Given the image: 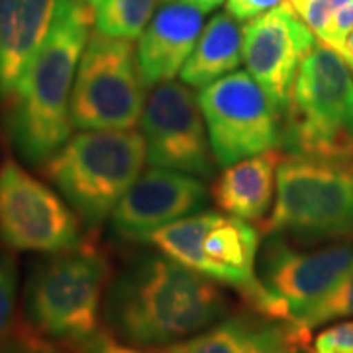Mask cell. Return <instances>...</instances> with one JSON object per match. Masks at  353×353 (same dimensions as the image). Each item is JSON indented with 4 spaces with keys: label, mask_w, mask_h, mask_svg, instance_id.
<instances>
[{
    "label": "cell",
    "mask_w": 353,
    "mask_h": 353,
    "mask_svg": "<svg viewBox=\"0 0 353 353\" xmlns=\"http://www.w3.org/2000/svg\"><path fill=\"white\" fill-rule=\"evenodd\" d=\"M18 269L12 255L0 253V338L14 326Z\"/></svg>",
    "instance_id": "cell-23"
},
{
    "label": "cell",
    "mask_w": 353,
    "mask_h": 353,
    "mask_svg": "<svg viewBox=\"0 0 353 353\" xmlns=\"http://www.w3.org/2000/svg\"><path fill=\"white\" fill-rule=\"evenodd\" d=\"M281 145L289 155L353 161V77L343 55L314 46L283 108Z\"/></svg>",
    "instance_id": "cell-3"
},
{
    "label": "cell",
    "mask_w": 353,
    "mask_h": 353,
    "mask_svg": "<svg viewBox=\"0 0 353 353\" xmlns=\"http://www.w3.org/2000/svg\"><path fill=\"white\" fill-rule=\"evenodd\" d=\"M0 241L16 252L38 253L83 243L75 210L14 159L0 165Z\"/></svg>",
    "instance_id": "cell-9"
},
{
    "label": "cell",
    "mask_w": 353,
    "mask_h": 353,
    "mask_svg": "<svg viewBox=\"0 0 353 353\" xmlns=\"http://www.w3.org/2000/svg\"><path fill=\"white\" fill-rule=\"evenodd\" d=\"M94 24L81 0H59L50 34L10 94L6 132L30 165H46L71 138V94Z\"/></svg>",
    "instance_id": "cell-2"
},
{
    "label": "cell",
    "mask_w": 353,
    "mask_h": 353,
    "mask_svg": "<svg viewBox=\"0 0 353 353\" xmlns=\"http://www.w3.org/2000/svg\"><path fill=\"white\" fill-rule=\"evenodd\" d=\"M110 267L92 243L50 253L26 283V316L32 328L69 345L99 330Z\"/></svg>",
    "instance_id": "cell-5"
},
{
    "label": "cell",
    "mask_w": 353,
    "mask_h": 353,
    "mask_svg": "<svg viewBox=\"0 0 353 353\" xmlns=\"http://www.w3.org/2000/svg\"><path fill=\"white\" fill-rule=\"evenodd\" d=\"M228 301L214 279L167 255H141L110 283L104 318L116 338L134 345H171L214 326Z\"/></svg>",
    "instance_id": "cell-1"
},
{
    "label": "cell",
    "mask_w": 353,
    "mask_h": 353,
    "mask_svg": "<svg viewBox=\"0 0 353 353\" xmlns=\"http://www.w3.org/2000/svg\"><path fill=\"white\" fill-rule=\"evenodd\" d=\"M145 163L143 134L88 130L69 138L43 165V173L88 228H99L141 176Z\"/></svg>",
    "instance_id": "cell-4"
},
{
    "label": "cell",
    "mask_w": 353,
    "mask_h": 353,
    "mask_svg": "<svg viewBox=\"0 0 353 353\" xmlns=\"http://www.w3.org/2000/svg\"><path fill=\"white\" fill-rule=\"evenodd\" d=\"M216 163L228 167L281 145V110L245 71L199 88Z\"/></svg>",
    "instance_id": "cell-8"
},
{
    "label": "cell",
    "mask_w": 353,
    "mask_h": 353,
    "mask_svg": "<svg viewBox=\"0 0 353 353\" xmlns=\"http://www.w3.org/2000/svg\"><path fill=\"white\" fill-rule=\"evenodd\" d=\"M350 2H353V0H308L301 16H303L306 26L314 32L316 38L322 41V38L328 32L334 14Z\"/></svg>",
    "instance_id": "cell-25"
},
{
    "label": "cell",
    "mask_w": 353,
    "mask_h": 353,
    "mask_svg": "<svg viewBox=\"0 0 353 353\" xmlns=\"http://www.w3.org/2000/svg\"><path fill=\"white\" fill-rule=\"evenodd\" d=\"M243 28L232 14H216L202 30L201 38L181 69L185 85L194 88L208 87L222 77L236 71L241 59Z\"/></svg>",
    "instance_id": "cell-17"
},
{
    "label": "cell",
    "mask_w": 353,
    "mask_h": 353,
    "mask_svg": "<svg viewBox=\"0 0 353 353\" xmlns=\"http://www.w3.org/2000/svg\"><path fill=\"white\" fill-rule=\"evenodd\" d=\"M343 59H345V63L350 65V69H352L353 73V34L347 38V41H345V50H343Z\"/></svg>",
    "instance_id": "cell-30"
},
{
    "label": "cell",
    "mask_w": 353,
    "mask_h": 353,
    "mask_svg": "<svg viewBox=\"0 0 353 353\" xmlns=\"http://www.w3.org/2000/svg\"><path fill=\"white\" fill-rule=\"evenodd\" d=\"M316 46L314 32L299 18L290 2L243 26L241 59L281 114L304 57Z\"/></svg>",
    "instance_id": "cell-12"
},
{
    "label": "cell",
    "mask_w": 353,
    "mask_h": 353,
    "mask_svg": "<svg viewBox=\"0 0 353 353\" xmlns=\"http://www.w3.org/2000/svg\"><path fill=\"white\" fill-rule=\"evenodd\" d=\"M185 2H189L192 6L201 8L202 12H212L218 6H222L224 0H185Z\"/></svg>",
    "instance_id": "cell-29"
},
{
    "label": "cell",
    "mask_w": 353,
    "mask_h": 353,
    "mask_svg": "<svg viewBox=\"0 0 353 353\" xmlns=\"http://www.w3.org/2000/svg\"><path fill=\"white\" fill-rule=\"evenodd\" d=\"M204 12L185 0H173L153 14L138 43V63L148 88L173 81L201 38Z\"/></svg>",
    "instance_id": "cell-14"
},
{
    "label": "cell",
    "mask_w": 353,
    "mask_h": 353,
    "mask_svg": "<svg viewBox=\"0 0 353 353\" xmlns=\"http://www.w3.org/2000/svg\"><path fill=\"white\" fill-rule=\"evenodd\" d=\"M306 2H308V0H290L292 8H294V10H296V12H299V14L303 12V8H304V6H306Z\"/></svg>",
    "instance_id": "cell-31"
},
{
    "label": "cell",
    "mask_w": 353,
    "mask_h": 353,
    "mask_svg": "<svg viewBox=\"0 0 353 353\" xmlns=\"http://www.w3.org/2000/svg\"><path fill=\"white\" fill-rule=\"evenodd\" d=\"M0 353H65L61 347L43 338L36 328H28L24 324L12 326L0 338Z\"/></svg>",
    "instance_id": "cell-22"
},
{
    "label": "cell",
    "mask_w": 353,
    "mask_h": 353,
    "mask_svg": "<svg viewBox=\"0 0 353 353\" xmlns=\"http://www.w3.org/2000/svg\"><path fill=\"white\" fill-rule=\"evenodd\" d=\"M77 353H167V350L148 347V345H134L116 338L108 330H97L85 340L69 345Z\"/></svg>",
    "instance_id": "cell-24"
},
{
    "label": "cell",
    "mask_w": 353,
    "mask_h": 353,
    "mask_svg": "<svg viewBox=\"0 0 353 353\" xmlns=\"http://www.w3.org/2000/svg\"><path fill=\"white\" fill-rule=\"evenodd\" d=\"M157 0H97L92 6L97 32L112 38L136 39L153 18Z\"/></svg>",
    "instance_id": "cell-20"
},
{
    "label": "cell",
    "mask_w": 353,
    "mask_h": 353,
    "mask_svg": "<svg viewBox=\"0 0 353 353\" xmlns=\"http://www.w3.org/2000/svg\"><path fill=\"white\" fill-rule=\"evenodd\" d=\"M283 4V0H226V12L238 22H250Z\"/></svg>",
    "instance_id": "cell-28"
},
{
    "label": "cell",
    "mask_w": 353,
    "mask_h": 353,
    "mask_svg": "<svg viewBox=\"0 0 353 353\" xmlns=\"http://www.w3.org/2000/svg\"><path fill=\"white\" fill-rule=\"evenodd\" d=\"M283 153L277 150L253 155L228 165L214 183V201L230 216L241 220H261L277 192V171Z\"/></svg>",
    "instance_id": "cell-16"
},
{
    "label": "cell",
    "mask_w": 353,
    "mask_h": 353,
    "mask_svg": "<svg viewBox=\"0 0 353 353\" xmlns=\"http://www.w3.org/2000/svg\"><path fill=\"white\" fill-rule=\"evenodd\" d=\"M340 318H353V265L320 301L294 316L292 322L312 330Z\"/></svg>",
    "instance_id": "cell-21"
},
{
    "label": "cell",
    "mask_w": 353,
    "mask_h": 353,
    "mask_svg": "<svg viewBox=\"0 0 353 353\" xmlns=\"http://www.w3.org/2000/svg\"><path fill=\"white\" fill-rule=\"evenodd\" d=\"M279 326L281 320L277 324H261L248 318H232L165 350L167 353H273Z\"/></svg>",
    "instance_id": "cell-18"
},
{
    "label": "cell",
    "mask_w": 353,
    "mask_h": 353,
    "mask_svg": "<svg viewBox=\"0 0 353 353\" xmlns=\"http://www.w3.org/2000/svg\"><path fill=\"white\" fill-rule=\"evenodd\" d=\"M353 265V243H334L314 252L296 250L281 234L267 236L259 255V281L294 320L320 301Z\"/></svg>",
    "instance_id": "cell-11"
},
{
    "label": "cell",
    "mask_w": 353,
    "mask_h": 353,
    "mask_svg": "<svg viewBox=\"0 0 353 353\" xmlns=\"http://www.w3.org/2000/svg\"><path fill=\"white\" fill-rule=\"evenodd\" d=\"M59 0H0V99L8 101L50 34Z\"/></svg>",
    "instance_id": "cell-15"
},
{
    "label": "cell",
    "mask_w": 353,
    "mask_h": 353,
    "mask_svg": "<svg viewBox=\"0 0 353 353\" xmlns=\"http://www.w3.org/2000/svg\"><path fill=\"white\" fill-rule=\"evenodd\" d=\"M81 2H85V4H88L90 8H92V6L97 4V0H81Z\"/></svg>",
    "instance_id": "cell-32"
},
{
    "label": "cell",
    "mask_w": 353,
    "mask_h": 353,
    "mask_svg": "<svg viewBox=\"0 0 353 353\" xmlns=\"http://www.w3.org/2000/svg\"><path fill=\"white\" fill-rule=\"evenodd\" d=\"M310 330L292 320H281L279 338L273 353H314L308 347Z\"/></svg>",
    "instance_id": "cell-27"
},
{
    "label": "cell",
    "mask_w": 353,
    "mask_h": 353,
    "mask_svg": "<svg viewBox=\"0 0 353 353\" xmlns=\"http://www.w3.org/2000/svg\"><path fill=\"white\" fill-rule=\"evenodd\" d=\"M141 130L152 167L199 179L214 175V153L199 94L189 85L167 81L152 88L141 114Z\"/></svg>",
    "instance_id": "cell-10"
},
{
    "label": "cell",
    "mask_w": 353,
    "mask_h": 353,
    "mask_svg": "<svg viewBox=\"0 0 353 353\" xmlns=\"http://www.w3.org/2000/svg\"><path fill=\"white\" fill-rule=\"evenodd\" d=\"M208 190L199 176L152 167L118 202L110 216L114 234L128 241H148L155 230L185 216L199 214Z\"/></svg>",
    "instance_id": "cell-13"
},
{
    "label": "cell",
    "mask_w": 353,
    "mask_h": 353,
    "mask_svg": "<svg viewBox=\"0 0 353 353\" xmlns=\"http://www.w3.org/2000/svg\"><path fill=\"white\" fill-rule=\"evenodd\" d=\"M267 232L303 243L353 238V161L283 157Z\"/></svg>",
    "instance_id": "cell-6"
},
{
    "label": "cell",
    "mask_w": 353,
    "mask_h": 353,
    "mask_svg": "<svg viewBox=\"0 0 353 353\" xmlns=\"http://www.w3.org/2000/svg\"><path fill=\"white\" fill-rule=\"evenodd\" d=\"M216 212H199L175 220L167 226L155 230L148 238V243L155 245L159 252L175 259L185 267L201 273L202 243L210 226L216 222Z\"/></svg>",
    "instance_id": "cell-19"
},
{
    "label": "cell",
    "mask_w": 353,
    "mask_h": 353,
    "mask_svg": "<svg viewBox=\"0 0 353 353\" xmlns=\"http://www.w3.org/2000/svg\"><path fill=\"white\" fill-rule=\"evenodd\" d=\"M314 353H353V320L320 332L312 343Z\"/></svg>",
    "instance_id": "cell-26"
},
{
    "label": "cell",
    "mask_w": 353,
    "mask_h": 353,
    "mask_svg": "<svg viewBox=\"0 0 353 353\" xmlns=\"http://www.w3.org/2000/svg\"><path fill=\"white\" fill-rule=\"evenodd\" d=\"M145 88L132 39L90 34L71 94L73 126L134 130L143 114Z\"/></svg>",
    "instance_id": "cell-7"
}]
</instances>
